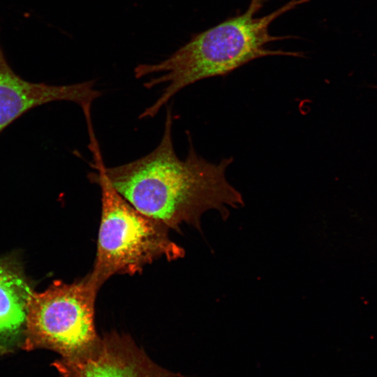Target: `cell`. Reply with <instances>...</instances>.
I'll use <instances>...</instances> for the list:
<instances>
[{
  "instance_id": "cell-1",
  "label": "cell",
  "mask_w": 377,
  "mask_h": 377,
  "mask_svg": "<svg viewBox=\"0 0 377 377\" xmlns=\"http://www.w3.org/2000/svg\"><path fill=\"white\" fill-rule=\"evenodd\" d=\"M172 126L168 107L158 146L133 161L105 165L108 179L135 209L170 229L179 230L183 223L200 229L202 216L209 210L226 218L230 209L244 205L242 194L226 177L232 158L208 161L198 154L189 138L187 156L179 158L174 149Z\"/></svg>"
},
{
  "instance_id": "cell-2",
  "label": "cell",
  "mask_w": 377,
  "mask_h": 377,
  "mask_svg": "<svg viewBox=\"0 0 377 377\" xmlns=\"http://www.w3.org/2000/svg\"><path fill=\"white\" fill-rule=\"evenodd\" d=\"M308 1L291 0L269 15L256 17L263 3L259 0H251L243 14L194 35L165 59L138 65L134 69L136 78L157 75L145 82V87L165 84L159 97L139 117H154L184 88L206 78L227 75L256 59L275 55L300 57V52L272 50L265 45L286 38L269 34L271 23Z\"/></svg>"
},
{
  "instance_id": "cell-3",
  "label": "cell",
  "mask_w": 377,
  "mask_h": 377,
  "mask_svg": "<svg viewBox=\"0 0 377 377\" xmlns=\"http://www.w3.org/2000/svg\"><path fill=\"white\" fill-rule=\"evenodd\" d=\"M96 172L89 175L101 193V214L92 270L87 276L98 290L116 274L133 275L155 260H175L184 249L169 236V228L142 213L112 186L101 152L93 155Z\"/></svg>"
},
{
  "instance_id": "cell-4",
  "label": "cell",
  "mask_w": 377,
  "mask_h": 377,
  "mask_svg": "<svg viewBox=\"0 0 377 377\" xmlns=\"http://www.w3.org/2000/svg\"><path fill=\"white\" fill-rule=\"evenodd\" d=\"M98 290L87 276L72 283L54 281L31 294L27 307L26 346L45 347L68 357L91 346L98 338L95 303Z\"/></svg>"
},
{
  "instance_id": "cell-5",
  "label": "cell",
  "mask_w": 377,
  "mask_h": 377,
  "mask_svg": "<svg viewBox=\"0 0 377 377\" xmlns=\"http://www.w3.org/2000/svg\"><path fill=\"white\" fill-rule=\"evenodd\" d=\"M60 377H184L155 363L126 334L98 337L85 351L57 360Z\"/></svg>"
},
{
  "instance_id": "cell-6",
  "label": "cell",
  "mask_w": 377,
  "mask_h": 377,
  "mask_svg": "<svg viewBox=\"0 0 377 377\" xmlns=\"http://www.w3.org/2000/svg\"><path fill=\"white\" fill-rule=\"evenodd\" d=\"M90 80L68 85H50L27 81L16 74L7 62L0 46V133L24 113L54 101L77 104L91 119L93 102L101 96Z\"/></svg>"
},
{
  "instance_id": "cell-7",
  "label": "cell",
  "mask_w": 377,
  "mask_h": 377,
  "mask_svg": "<svg viewBox=\"0 0 377 377\" xmlns=\"http://www.w3.org/2000/svg\"><path fill=\"white\" fill-rule=\"evenodd\" d=\"M32 293L17 262L0 259V345L13 342L24 333Z\"/></svg>"
},
{
  "instance_id": "cell-8",
  "label": "cell",
  "mask_w": 377,
  "mask_h": 377,
  "mask_svg": "<svg viewBox=\"0 0 377 377\" xmlns=\"http://www.w3.org/2000/svg\"><path fill=\"white\" fill-rule=\"evenodd\" d=\"M259 1H260L261 3H263L264 1H265V0H259Z\"/></svg>"
}]
</instances>
